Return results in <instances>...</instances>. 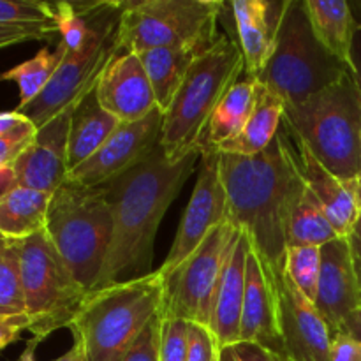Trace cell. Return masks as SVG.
Returning <instances> with one entry per match:
<instances>
[{"label": "cell", "mask_w": 361, "mask_h": 361, "mask_svg": "<svg viewBox=\"0 0 361 361\" xmlns=\"http://www.w3.org/2000/svg\"><path fill=\"white\" fill-rule=\"evenodd\" d=\"M310 27L319 44L349 67L356 25L353 11L344 0H305Z\"/></svg>", "instance_id": "d4e9b609"}, {"label": "cell", "mask_w": 361, "mask_h": 361, "mask_svg": "<svg viewBox=\"0 0 361 361\" xmlns=\"http://www.w3.org/2000/svg\"><path fill=\"white\" fill-rule=\"evenodd\" d=\"M349 73L314 35L305 0H286L267 67L257 80L284 101L298 104Z\"/></svg>", "instance_id": "52a82bcc"}, {"label": "cell", "mask_w": 361, "mask_h": 361, "mask_svg": "<svg viewBox=\"0 0 361 361\" xmlns=\"http://www.w3.org/2000/svg\"><path fill=\"white\" fill-rule=\"evenodd\" d=\"M256 90L257 78L243 71L242 76L235 81V85L229 88L228 94L215 108L203 141H201V152L217 150L221 145L231 141L243 129L256 104Z\"/></svg>", "instance_id": "484cf974"}, {"label": "cell", "mask_w": 361, "mask_h": 361, "mask_svg": "<svg viewBox=\"0 0 361 361\" xmlns=\"http://www.w3.org/2000/svg\"><path fill=\"white\" fill-rule=\"evenodd\" d=\"M118 51L214 44L224 4L217 0L120 2Z\"/></svg>", "instance_id": "30bf717a"}, {"label": "cell", "mask_w": 361, "mask_h": 361, "mask_svg": "<svg viewBox=\"0 0 361 361\" xmlns=\"http://www.w3.org/2000/svg\"><path fill=\"white\" fill-rule=\"evenodd\" d=\"M20 242L21 293L34 341L71 328L88 291L74 279L46 231Z\"/></svg>", "instance_id": "9c48e42d"}, {"label": "cell", "mask_w": 361, "mask_h": 361, "mask_svg": "<svg viewBox=\"0 0 361 361\" xmlns=\"http://www.w3.org/2000/svg\"><path fill=\"white\" fill-rule=\"evenodd\" d=\"M282 118H284V101L257 80L256 104L245 126L231 141L221 145L217 152L240 155V157H252L261 154L274 143L282 127Z\"/></svg>", "instance_id": "7402d4cb"}, {"label": "cell", "mask_w": 361, "mask_h": 361, "mask_svg": "<svg viewBox=\"0 0 361 361\" xmlns=\"http://www.w3.org/2000/svg\"><path fill=\"white\" fill-rule=\"evenodd\" d=\"M235 351L242 361H289L282 353L267 348V345L252 344V342L236 344Z\"/></svg>", "instance_id": "ab89813d"}, {"label": "cell", "mask_w": 361, "mask_h": 361, "mask_svg": "<svg viewBox=\"0 0 361 361\" xmlns=\"http://www.w3.org/2000/svg\"><path fill=\"white\" fill-rule=\"evenodd\" d=\"M245 71L238 41L219 34L208 51L194 62L175 101L164 113L161 147L171 162L197 152L212 115ZM201 152V150H200Z\"/></svg>", "instance_id": "5b68a950"}, {"label": "cell", "mask_w": 361, "mask_h": 361, "mask_svg": "<svg viewBox=\"0 0 361 361\" xmlns=\"http://www.w3.org/2000/svg\"><path fill=\"white\" fill-rule=\"evenodd\" d=\"M274 274L282 355L289 361H330L334 334L316 303L296 288L284 268Z\"/></svg>", "instance_id": "5bb4252c"}, {"label": "cell", "mask_w": 361, "mask_h": 361, "mask_svg": "<svg viewBox=\"0 0 361 361\" xmlns=\"http://www.w3.org/2000/svg\"><path fill=\"white\" fill-rule=\"evenodd\" d=\"M221 361H242V360H240V356L236 355L235 348H222Z\"/></svg>", "instance_id": "bcb514c9"}, {"label": "cell", "mask_w": 361, "mask_h": 361, "mask_svg": "<svg viewBox=\"0 0 361 361\" xmlns=\"http://www.w3.org/2000/svg\"><path fill=\"white\" fill-rule=\"evenodd\" d=\"M221 349L210 328L187 321V361H215L221 356Z\"/></svg>", "instance_id": "d6a6232c"}, {"label": "cell", "mask_w": 361, "mask_h": 361, "mask_svg": "<svg viewBox=\"0 0 361 361\" xmlns=\"http://www.w3.org/2000/svg\"><path fill=\"white\" fill-rule=\"evenodd\" d=\"M35 133H37V127L27 118L23 123L0 136V169L13 168L20 155L30 147Z\"/></svg>", "instance_id": "e575fe53"}, {"label": "cell", "mask_w": 361, "mask_h": 361, "mask_svg": "<svg viewBox=\"0 0 361 361\" xmlns=\"http://www.w3.org/2000/svg\"><path fill=\"white\" fill-rule=\"evenodd\" d=\"M73 109H63L35 133L30 147L20 155L13 166L16 185L55 194L69 175V130Z\"/></svg>", "instance_id": "2e32d148"}, {"label": "cell", "mask_w": 361, "mask_h": 361, "mask_svg": "<svg viewBox=\"0 0 361 361\" xmlns=\"http://www.w3.org/2000/svg\"><path fill=\"white\" fill-rule=\"evenodd\" d=\"M330 361H361V342L351 335L337 331L331 335Z\"/></svg>", "instance_id": "74e56055"}, {"label": "cell", "mask_w": 361, "mask_h": 361, "mask_svg": "<svg viewBox=\"0 0 361 361\" xmlns=\"http://www.w3.org/2000/svg\"><path fill=\"white\" fill-rule=\"evenodd\" d=\"M219 155L228 222L243 229L267 263L281 270L286 252V215L300 182L286 159L281 140L275 136L267 150L252 157Z\"/></svg>", "instance_id": "7a4b0ae2"}, {"label": "cell", "mask_w": 361, "mask_h": 361, "mask_svg": "<svg viewBox=\"0 0 361 361\" xmlns=\"http://www.w3.org/2000/svg\"><path fill=\"white\" fill-rule=\"evenodd\" d=\"M349 249H351V257H353V267H355L356 279H358L360 293H361V217L358 222L353 228L351 235L348 236Z\"/></svg>", "instance_id": "b9f144b4"}, {"label": "cell", "mask_w": 361, "mask_h": 361, "mask_svg": "<svg viewBox=\"0 0 361 361\" xmlns=\"http://www.w3.org/2000/svg\"><path fill=\"white\" fill-rule=\"evenodd\" d=\"M233 233L235 226L222 222L171 274L161 275L164 279V316L194 321L210 328L215 289Z\"/></svg>", "instance_id": "8fae6325"}, {"label": "cell", "mask_w": 361, "mask_h": 361, "mask_svg": "<svg viewBox=\"0 0 361 361\" xmlns=\"http://www.w3.org/2000/svg\"><path fill=\"white\" fill-rule=\"evenodd\" d=\"M221 351H222V349H221ZM215 361H221V356H219V358H217V360H215Z\"/></svg>", "instance_id": "c3c4849f"}, {"label": "cell", "mask_w": 361, "mask_h": 361, "mask_svg": "<svg viewBox=\"0 0 361 361\" xmlns=\"http://www.w3.org/2000/svg\"><path fill=\"white\" fill-rule=\"evenodd\" d=\"M0 314H7V312H4V310H2V309H0Z\"/></svg>", "instance_id": "681fc988"}, {"label": "cell", "mask_w": 361, "mask_h": 361, "mask_svg": "<svg viewBox=\"0 0 361 361\" xmlns=\"http://www.w3.org/2000/svg\"><path fill=\"white\" fill-rule=\"evenodd\" d=\"M51 194L14 185L0 194V235L23 240L42 231Z\"/></svg>", "instance_id": "83f0119b"}, {"label": "cell", "mask_w": 361, "mask_h": 361, "mask_svg": "<svg viewBox=\"0 0 361 361\" xmlns=\"http://www.w3.org/2000/svg\"><path fill=\"white\" fill-rule=\"evenodd\" d=\"M219 161L221 155L217 150L201 152L196 187L190 194L189 204L180 221L168 257L157 270L162 277L182 264L204 242L212 229L222 222H228V207Z\"/></svg>", "instance_id": "7c38bea8"}, {"label": "cell", "mask_w": 361, "mask_h": 361, "mask_svg": "<svg viewBox=\"0 0 361 361\" xmlns=\"http://www.w3.org/2000/svg\"><path fill=\"white\" fill-rule=\"evenodd\" d=\"M212 46L214 44L194 48H157L137 53L150 80L159 111H168L190 67Z\"/></svg>", "instance_id": "603a6c76"}, {"label": "cell", "mask_w": 361, "mask_h": 361, "mask_svg": "<svg viewBox=\"0 0 361 361\" xmlns=\"http://www.w3.org/2000/svg\"><path fill=\"white\" fill-rule=\"evenodd\" d=\"M95 95L122 123L137 122L157 109L143 62L133 51H118L109 60L95 85Z\"/></svg>", "instance_id": "e0dca14e"}, {"label": "cell", "mask_w": 361, "mask_h": 361, "mask_svg": "<svg viewBox=\"0 0 361 361\" xmlns=\"http://www.w3.org/2000/svg\"><path fill=\"white\" fill-rule=\"evenodd\" d=\"M51 34H59L55 27H18V25H0V49L21 44L27 41H41Z\"/></svg>", "instance_id": "8d00e7d4"}, {"label": "cell", "mask_w": 361, "mask_h": 361, "mask_svg": "<svg viewBox=\"0 0 361 361\" xmlns=\"http://www.w3.org/2000/svg\"><path fill=\"white\" fill-rule=\"evenodd\" d=\"M0 309L25 314L20 274V242L0 235Z\"/></svg>", "instance_id": "f546056e"}, {"label": "cell", "mask_w": 361, "mask_h": 361, "mask_svg": "<svg viewBox=\"0 0 361 361\" xmlns=\"http://www.w3.org/2000/svg\"><path fill=\"white\" fill-rule=\"evenodd\" d=\"M25 120H27V116L18 113L16 109H14V111H2L0 113V136L9 133L11 129L18 127L20 123H23Z\"/></svg>", "instance_id": "ee69618b"}, {"label": "cell", "mask_w": 361, "mask_h": 361, "mask_svg": "<svg viewBox=\"0 0 361 361\" xmlns=\"http://www.w3.org/2000/svg\"><path fill=\"white\" fill-rule=\"evenodd\" d=\"M284 236L286 247H323L341 238L331 222L328 221L321 204L314 200L312 194L302 182H298L289 201Z\"/></svg>", "instance_id": "4316f807"}, {"label": "cell", "mask_w": 361, "mask_h": 361, "mask_svg": "<svg viewBox=\"0 0 361 361\" xmlns=\"http://www.w3.org/2000/svg\"><path fill=\"white\" fill-rule=\"evenodd\" d=\"M74 337V335H73ZM39 342L37 341H32L28 342V345L25 348L23 355L18 358V361H35V348H37ZM51 361H87V355H85V348L83 344H81V341L78 337H74L73 341V345H71L69 351L66 353V355H62L60 358L56 360H51Z\"/></svg>", "instance_id": "60d3db41"}, {"label": "cell", "mask_w": 361, "mask_h": 361, "mask_svg": "<svg viewBox=\"0 0 361 361\" xmlns=\"http://www.w3.org/2000/svg\"><path fill=\"white\" fill-rule=\"evenodd\" d=\"M162 120L164 113L154 109L137 122L120 123L92 157L71 169L67 180L83 187H104L126 175L161 145Z\"/></svg>", "instance_id": "4fadbf2b"}, {"label": "cell", "mask_w": 361, "mask_h": 361, "mask_svg": "<svg viewBox=\"0 0 361 361\" xmlns=\"http://www.w3.org/2000/svg\"><path fill=\"white\" fill-rule=\"evenodd\" d=\"M161 361H187V321L162 314Z\"/></svg>", "instance_id": "836d02e7"}, {"label": "cell", "mask_w": 361, "mask_h": 361, "mask_svg": "<svg viewBox=\"0 0 361 361\" xmlns=\"http://www.w3.org/2000/svg\"><path fill=\"white\" fill-rule=\"evenodd\" d=\"M249 245V235L243 229L235 228L221 279L215 289L210 321V330L217 337L221 348H235L240 342Z\"/></svg>", "instance_id": "ffe728a7"}, {"label": "cell", "mask_w": 361, "mask_h": 361, "mask_svg": "<svg viewBox=\"0 0 361 361\" xmlns=\"http://www.w3.org/2000/svg\"><path fill=\"white\" fill-rule=\"evenodd\" d=\"M200 159L197 150L171 162L159 145L141 164L104 185L113 231L95 289L152 274L155 236L162 217L196 171Z\"/></svg>", "instance_id": "6da1fadb"}, {"label": "cell", "mask_w": 361, "mask_h": 361, "mask_svg": "<svg viewBox=\"0 0 361 361\" xmlns=\"http://www.w3.org/2000/svg\"><path fill=\"white\" fill-rule=\"evenodd\" d=\"M316 307L331 334H337L344 321L361 307V293L348 238L341 236L321 247Z\"/></svg>", "instance_id": "d6986e66"}, {"label": "cell", "mask_w": 361, "mask_h": 361, "mask_svg": "<svg viewBox=\"0 0 361 361\" xmlns=\"http://www.w3.org/2000/svg\"><path fill=\"white\" fill-rule=\"evenodd\" d=\"M356 189H358V201H360V210H361V175L356 180Z\"/></svg>", "instance_id": "7dc6e473"}, {"label": "cell", "mask_w": 361, "mask_h": 361, "mask_svg": "<svg viewBox=\"0 0 361 361\" xmlns=\"http://www.w3.org/2000/svg\"><path fill=\"white\" fill-rule=\"evenodd\" d=\"M44 231L74 279L88 293L94 291L113 231L104 187H83L67 180L51 194Z\"/></svg>", "instance_id": "8992f818"}, {"label": "cell", "mask_w": 361, "mask_h": 361, "mask_svg": "<svg viewBox=\"0 0 361 361\" xmlns=\"http://www.w3.org/2000/svg\"><path fill=\"white\" fill-rule=\"evenodd\" d=\"M87 14V35L81 46L67 51L44 90L20 109L35 127H42L63 109L76 106L97 85L102 69L118 53L120 2H81Z\"/></svg>", "instance_id": "ba28073f"}, {"label": "cell", "mask_w": 361, "mask_h": 361, "mask_svg": "<svg viewBox=\"0 0 361 361\" xmlns=\"http://www.w3.org/2000/svg\"><path fill=\"white\" fill-rule=\"evenodd\" d=\"M120 120L97 101L95 87L74 106L69 130V171L83 164L120 127Z\"/></svg>", "instance_id": "cb8c5ba5"}, {"label": "cell", "mask_w": 361, "mask_h": 361, "mask_svg": "<svg viewBox=\"0 0 361 361\" xmlns=\"http://www.w3.org/2000/svg\"><path fill=\"white\" fill-rule=\"evenodd\" d=\"M164 305V279L157 270L134 281L94 289L71 324L87 361H120Z\"/></svg>", "instance_id": "277c9868"}, {"label": "cell", "mask_w": 361, "mask_h": 361, "mask_svg": "<svg viewBox=\"0 0 361 361\" xmlns=\"http://www.w3.org/2000/svg\"><path fill=\"white\" fill-rule=\"evenodd\" d=\"M0 25L56 28L55 4L39 0H0Z\"/></svg>", "instance_id": "1f68e13d"}, {"label": "cell", "mask_w": 361, "mask_h": 361, "mask_svg": "<svg viewBox=\"0 0 361 361\" xmlns=\"http://www.w3.org/2000/svg\"><path fill=\"white\" fill-rule=\"evenodd\" d=\"M161 331L162 310L141 331L140 337L120 361H161Z\"/></svg>", "instance_id": "d590c367"}, {"label": "cell", "mask_w": 361, "mask_h": 361, "mask_svg": "<svg viewBox=\"0 0 361 361\" xmlns=\"http://www.w3.org/2000/svg\"><path fill=\"white\" fill-rule=\"evenodd\" d=\"M243 342L267 345L282 353L274 268L261 256L252 240L247 254L245 295L238 344Z\"/></svg>", "instance_id": "ac0fdd59"}, {"label": "cell", "mask_w": 361, "mask_h": 361, "mask_svg": "<svg viewBox=\"0 0 361 361\" xmlns=\"http://www.w3.org/2000/svg\"><path fill=\"white\" fill-rule=\"evenodd\" d=\"M282 126L344 182L361 175V95L351 71L298 104H284Z\"/></svg>", "instance_id": "3957f363"}, {"label": "cell", "mask_w": 361, "mask_h": 361, "mask_svg": "<svg viewBox=\"0 0 361 361\" xmlns=\"http://www.w3.org/2000/svg\"><path fill=\"white\" fill-rule=\"evenodd\" d=\"M349 71H351V76H353V80H355L356 88H358V92L361 95V25L358 27V30H356L355 42H353Z\"/></svg>", "instance_id": "7bdbcfd3"}, {"label": "cell", "mask_w": 361, "mask_h": 361, "mask_svg": "<svg viewBox=\"0 0 361 361\" xmlns=\"http://www.w3.org/2000/svg\"><path fill=\"white\" fill-rule=\"evenodd\" d=\"M279 140L286 159L300 182L309 189L314 200L321 204L338 236L348 238L361 217L356 182H344L328 171L309 148L293 136L284 126L279 130Z\"/></svg>", "instance_id": "9a60e30c"}, {"label": "cell", "mask_w": 361, "mask_h": 361, "mask_svg": "<svg viewBox=\"0 0 361 361\" xmlns=\"http://www.w3.org/2000/svg\"><path fill=\"white\" fill-rule=\"evenodd\" d=\"M284 2L267 0H235L231 14L235 20L238 46L245 60V73L259 78L274 48L275 34L281 23Z\"/></svg>", "instance_id": "44dd1931"}, {"label": "cell", "mask_w": 361, "mask_h": 361, "mask_svg": "<svg viewBox=\"0 0 361 361\" xmlns=\"http://www.w3.org/2000/svg\"><path fill=\"white\" fill-rule=\"evenodd\" d=\"M28 324L25 314H0V351L16 342L21 331L28 330Z\"/></svg>", "instance_id": "f35d334b"}, {"label": "cell", "mask_w": 361, "mask_h": 361, "mask_svg": "<svg viewBox=\"0 0 361 361\" xmlns=\"http://www.w3.org/2000/svg\"><path fill=\"white\" fill-rule=\"evenodd\" d=\"M338 331H344V334L351 335L355 341L361 342V307L344 321V324H342Z\"/></svg>", "instance_id": "f6af8a7d"}, {"label": "cell", "mask_w": 361, "mask_h": 361, "mask_svg": "<svg viewBox=\"0 0 361 361\" xmlns=\"http://www.w3.org/2000/svg\"><path fill=\"white\" fill-rule=\"evenodd\" d=\"M282 268L289 275V279L295 282L296 288L307 298L316 303L317 284H319L321 274V247H286Z\"/></svg>", "instance_id": "4dcf8cb0"}, {"label": "cell", "mask_w": 361, "mask_h": 361, "mask_svg": "<svg viewBox=\"0 0 361 361\" xmlns=\"http://www.w3.org/2000/svg\"><path fill=\"white\" fill-rule=\"evenodd\" d=\"M63 55H66V46L62 41H59L55 49H39L30 60L0 73V81H14L18 85V90H20L18 111L30 104L44 90L46 85L51 81L53 74L59 69Z\"/></svg>", "instance_id": "f1b7e54d"}]
</instances>
